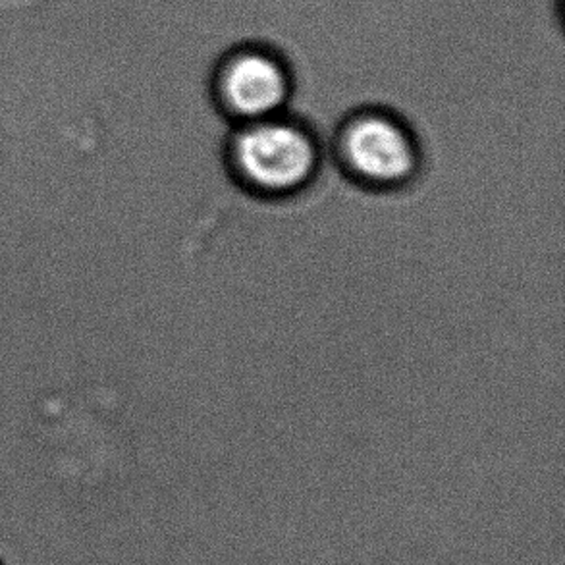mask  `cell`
I'll return each mask as SVG.
<instances>
[{"label":"cell","mask_w":565,"mask_h":565,"mask_svg":"<svg viewBox=\"0 0 565 565\" xmlns=\"http://www.w3.org/2000/svg\"><path fill=\"white\" fill-rule=\"evenodd\" d=\"M294 85L290 62L278 49L260 41L230 46L211 72L214 105L236 126L284 115Z\"/></svg>","instance_id":"obj_3"},{"label":"cell","mask_w":565,"mask_h":565,"mask_svg":"<svg viewBox=\"0 0 565 565\" xmlns=\"http://www.w3.org/2000/svg\"><path fill=\"white\" fill-rule=\"evenodd\" d=\"M0 565H2V562H0Z\"/></svg>","instance_id":"obj_4"},{"label":"cell","mask_w":565,"mask_h":565,"mask_svg":"<svg viewBox=\"0 0 565 565\" xmlns=\"http://www.w3.org/2000/svg\"><path fill=\"white\" fill-rule=\"evenodd\" d=\"M226 159L245 190L280 199L311 185L321 167V149L313 131L284 113L236 126Z\"/></svg>","instance_id":"obj_1"},{"label":"cell","mask_w":565,"mask_h":565,"mask_svg":"<svg viewBox=\"0 0 565 565\" xmlns=\"http://www.w3.org/2000/svg\"><path fill=\"white\" fill-rule=\"evenodd\" d=\"M337 154L345 172L371 190H399L419 174V141L392 110L361 108L337 131Z\"/></svg>","instance_id":"obj_2"}]
</instances>
